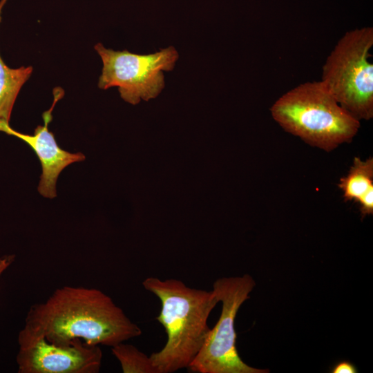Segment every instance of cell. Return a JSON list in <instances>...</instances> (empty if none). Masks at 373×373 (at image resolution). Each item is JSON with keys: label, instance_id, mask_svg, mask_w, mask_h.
<instances>
[{"label": "cell", "instance_id": "cell-7", "mask_svg": "<svg viewBox=\"0 0 373 373\" xmlns=\"http://www.w3.org/2000/svg\"><path fill=\"white\" fill-rule=\"evenodd\" d=\"M18 344L19 373H97L102 365L99 346L86 345L79 339L58 345L23 327Z\"/></svg>", "mask_w": 373, "mask_h": 373}, {"label": "cell", "instance_id": "cell-8", "mask_svg": "<svg viewBox=\"0 0 373 373\" xmlns=\"http://www.w3.org/2000/svg\"><path fill=\"white\" fill-rule=\"evenodd\" d=\"M53 91L52 105L42 115L44 124L39 125L32 135L15 131L9 126V123H0V131L22 140L37 154L42 167L38 191L44 197L48 198L56 196V182L61 171L73 162L85 160V156L82 153H72L61 149L54 134L48 130L54 106L64 95V90L59 87L55 88Z\"/></svg>", "mask_w": 373, "mask_h": 373}, {"label": "cell", "instance_id": "cell-9", "mask_svg": "<svg viewBox=\"0 0 373 373\" xmlns=\"http://www.w3.org/2000/svg\"><path fill=\"white\" fill-rule=\"evenodd\" d=\"M338 187L345 201L359 204L362 218L373 214V159L354 157L347 174L341 178Z\"/></svg>", "mask_w": 373, "mask_h": 373}, {"label": "cell", "instance_id": "cell-10", "mask_svg": "<svg viewBox=\"0 0 373 373\" xmlns=\"http://www.w3.org/2000/svg\"><path fill=\"white\" fill-rule=\"evenodd\" d=\"M6 1H0V21L1 10ZM32 72L31 66L10 68L5 64L0 56V123H9L16 98Z\"/></svg>", "mask_w": 373, "mask_h": 373}, {"label": "cell", "instance_id": "cell-4", "mask_svg": "<svg viewBox=\"0 0 373 373\" xmlns=\"http://www.w3.org/2000/svg\"><path fill=\"white\" fill-rule=\"evenodd\" d=\"M373 28L346 32L327 56L321 82L338 103L358 120L373 117Z\"/></svg>", "mask_w": 373, "mask_h": 373}, {"label": "cell", "instance_id": "cell-11", "mask_svg": "<svg viewBox=\"0 0 373 373\" xmlns=\"http://www.w3.org/2000/svg\"><path fill=\"white\" fill-rule=\"evenodd\" d=\"M111 352L120 363L124 373H157L150 356L132 345L122 342L111 347Z\"/></svg>", "mask_w": 373, "mask_h": 373}, {"label": "cell", "instance_id": "cell-12", "mask_svg": "<svg viewBox=\"0 0 373 373\" xmlns=\"http://www.w3.org/2000/svg\"><path fill=\"white\" fill-rule=\"evenodd\" d=\"M332 373H356L357 369L354 364L347 361L336 363L332 369Z\"/></svg>", "mask_w": 373, "mask_h": 373}, {"label": "cell", "instance_id": "cell-6", "mask_svg": "<svg viewBox=\"0 0 373 373\" xmlns=\"http://www.w3.org/2000/svg\"><path fill=\"white\" fill-rule=\"evenodd\" d=\"M95 49L103 62L98 87H118L121 97L132 104L156 97L164 88L163 71L172 70L179 57L173 46L149 55L115 51L101 43Z\"/></svg>", "mask_w": 373, "mask_h": 373}, {"label": "cell", "instance_id": "cell-3", "mask_svg": "<svg viewBox=\"0 0 373 373\" xmlns=\"http://www.w3.org/2000/svg\"><path fill=\"white\" fill-rule=\"evenodd\" d=\"M270 111L285 131L325 151L350 142L360 128V120L338 103L321 80L286 92Z\"/></svg>", "mask_w": 373, "mask_h": 373}, {"label": "cell", "instance_id": "cell-5", "mask_svg": "<svg viewBox=\"0 0 373 373\" xmlns=\"http://www.w3.org/2000/svg\"><path fill=\"white\" fill-rule=\"evenodd\" d=\"M256 283L249 274L223 277L213 283V290L222 303L220 316L210 329L201 350L189 366L196 373H267L269 370L249 366L236 348L235 318Z\"/></svg>", "mask_w": 373, "mask_h": 373}, {"label": "cell", "instance_id": "cell-13", "mask_svg": "<svg viewBox=\"0 0 373 373\" xmlns=\"http://www.w3.org/2000/svg\"><path fill=\"white\" fill-rule=\"evenodd\" d=\"M15 256L7 255L0 258V277L6 269L12 263Z\"/></svg>", "mask_w": 373, "mask_h": 373}, {"label": "cell", "instance_id": "cell-2", "mask_svg": "<svg viewBox=\"0 0 373 373\" xmlns=\"http://www.w3.org/2000/svg\"><path fill=\"white\" fill-rule=\"evenodd\" d=\"M142 285L161 301L156 320L167 334L164 346L150 355L157 373H172L188 368L210 331L207 320L219 302L213 290L186 286L177 279L148 277Z\"/></svg>", "mask_w": 373, "mask_h": 373}, {"label": "cell", "instance_id": "cell-1", "mask_svg": "<svg viewBox=\"0 0 373 373\" xmlns=\"http://www.w3.org/2000/svg\"><path fill=\"white\" fill-rule=\"evenodd\" d=\"M24 327L58 345L79 339L113 347L142 334L109 296L84 287H61L45 302L32 305Z\"/></svg>", "mask_w": 373, "mask_h": 373}]
</instances>
